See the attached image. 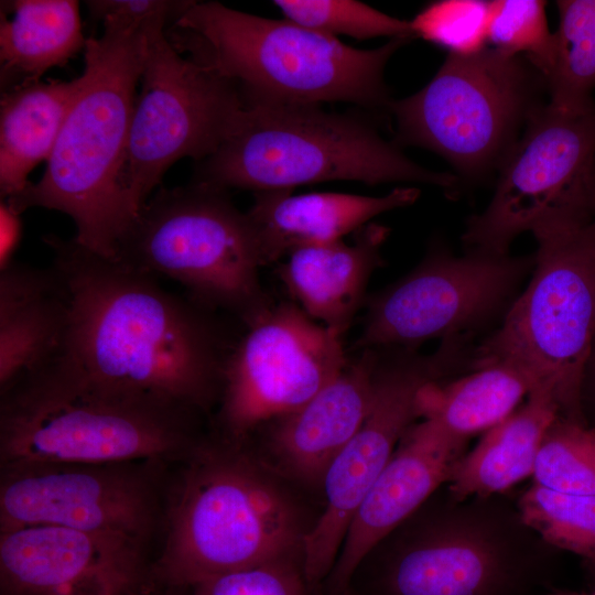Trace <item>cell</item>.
Instances as JSON below:
<instances>
[{
	"label": "cell",
	"mask_w": 595,
	"mask_h": 595,
	"mask_svg": "<svg viewBox=\"0 0 595 595\" xmlns=\"http://www.w3.org/2000/svg\"><path fill=\"white\" fill-rule=\"evenodd\" d=\"M389 229L367 224L351 244L342 240L301 247L286 257L280 274L301 309L335 333L348 329L372 272L383 260Z\"/></svg>",
	"instance_id": "obj_21"
},
{
	"label": "cell",
	"mask_w": 595,
	"mask_h": 595,
	"mask_svg": "<svg viewBox=\"0 0 595 595\" xmlns=\"http://www.w3.org/2000/svg\"><path fill=\"white\" fill-rule=\"evenodd\" d=\"M555 55L547 80L550 102L567 109L594 104L595 0H560Z\"/></svg>",
	"instance_id": "obj_27"
},
{
	"label": "cell",
	"mask_w": 595,
	"mask_h": 595,
	"mask_svg": "<svg viewBox=\"0 0 595 595\" xmlns=\"http://www.w3.org/2000/svg\"><path fill=\"white\" fill-rule=\"evenodd\" d=\"M419 195L416 187H397L382 196L267 191L255 193L247 216L266 266L298 248L342 240L374 217L412 205Z\"/></svg>",
	"instance_id": "obj_19"
},
{
	"label": "cell",
	"mask_w": 595,
	"mask_h": 595,
	"mask_svg": "<svg viewBox=\"0 0 595 595\" xmlns=\"http://www.w3.org/2000/svg\"><path fill=\"white\" fill-rule=\"evenodd\" d=\"M580 401L586 424L595 429V335L582 374Z\"/></svg>",
	"instance_id": "obj_35"
},
{
	"label": "cell",
	"mask_w": 595,
	"mask_h": 595,
	"mask_svg": "<svg viewBox=\"0 0 595 595\" xmlns=\"http://www.w3.org/2000/svg\"><path fill=\"white\" fill-rule=\"evenodd\" d=\"M12 18L1 13L2 91L39 82L50 68L65 66L85 50L86 41L74 0L10 1Z\"/></svg>",
	"instance_id": "obj_25"
},
{
	"label": "cell",
	"mask_w": 595,
	"mask_h": 595,
	"mask_svg": "<svg viewBox=\"0 0 595 595\" xmlns=\"http://www.w3.org/2000/svg\"><path fill=\"white\" fill-rule=\"evenodd\" d=\"M226 360L219 422L231 443L312 399L347 365L342 337L292 303L249 323Z\"/></svg>",
	"instance_id": "obj_15"
},
{
	"label": "cell",
	"mask_w": 595,
	"mask_h": 595,
	"mask_svg": "<svg viewBox=\"0 0 595 595\" xmlns=\"http://www.w3.org/2000/svg\"><path fill=\"white\" fill-rule=\"evenodd\" d=\"M144 26L145 51L120 171V188L132 216L150 198L166 170L188 156L214 154L237 127L245 108L239 87L178 53L164 25Z\"/></svg>",
	"instance_id": "obj_11"
},
{
	"label": "cell",
	"mask_w": 595,
	"mask_h": 595,
	"mask_svg": "<svg viewBox=\"0 0 595 595\" xmlns=\"http://www.w3.org/2000/svg\"><path fill=\"white\" fill-rule=\"evenodd\" d=\"M285 19L305 28L337 37L358 40L377 36L414 37L410 21L383 13L354 0H275Z\"/></svg>",
	"instance_id": "obj_31"
},
{
	"label": "cell",
	"mask_w": 595,
	"mask_h": 595,
	"mask_svg": "<svg viewBox=\"0 0 595 595\" xmlns=\"http://www.w3.org/2000/svg\"><path fill=\"white\" fill-rule=\"evenodd\" d=\"M532 275L500 326L475 347L473 369L506 361L552 388L564 416L585 422L582 374L595 335V220L531 232Z\"/></svg>",
	"instance_id": "obj_9"
},
{
	"label": "cell",
	"mask_w": 595,
	"mask_h": 595,
	"mask_svg": "<svg viewBox=\"0 0 595 595\" xmlns=\"http://www.w3.org/2000/svg\"><path fill=\"white\" fill-rule=\"evenodd\" d=\"M410 25L414 37L445 48L448 54L474 55L488 43V1H434L416 13Z\"/></svg>",
	"instance_id": "obj_32"
},
{
	"label": "cell",
	"mask_w": 595,
	"mask_h": 595,
	"mask_svg": "<svg viewBox=\"0 0 595 595\" xmlns=\"http://www.w3.org/2000/svg\"><path fill=\"white\" fill-rule=\"evenodd\" d=\"M531 477L553 491L595 496V429L558 414L543 436Z\"/></svg>",
	"instance_id": "obj_29"
},
{
	"label": "cell",
	"mask_w": 595,
	"mask_h": 595,
	"mask_svg": "<svg viewBox=\"0 0 595 595\" xmlns=\"http://www.w3.org/2000/svg\"><path fill=\"white\" fill-rule=\"evenodd\" d=\"M195 455L171 501L152 576L185 588L289 559L302 537L285 496L231 450L205 448Z\"/></svg>",
	"instance_id": "obj_5"
},
{
	"label": "cell",
	"mask_w": 595,
	"mask_h": 595,
	"mask_svg": "<svg viewBox=\"0 0 595 595\" xmlns=\"http://www.w3.org/2000/svg\"><path fill=\"white\" fill-rule=\"evenodd\" d=\"M1 469L43 464L163 463L192 448L193 412L44 378L1 393Z\"/></svg>",
	"instance_id": "obj_7"
},
{
	"label": "cell",
	"mask_w": 595,
	"mask_h": 595,
	"mask_svg": "<svg viewBox=\"0 0 595 595\" xmlns=\"http://www.w3.org/2000/svg\"><path fill=\"white\" fill-rule=\"evenodd\" d=\"M517 505L523 522L543 541L581 556L595 576V496L558 493L532 483Z\"/></svg>",
	"instance_id": "obj_28"
},
{
	"label": "cell",
	"mask_w": 595,
	"mask_h": 595,
	"mask_svg": "<svg viewBox=\"0 0 595 595\" xmlns=\"http://www.w3.org/2000/svg\"><path fill=\"white\" fill-rule=\"evenodd\" d=\"M561 413L555 391L532 390L527 401L483 434L452 466L445 487L456 498L506 494L531 477L543 436Z\"/></svg>",
	"instance_id": "obj_23"
},
{
	"label": "cell",
	"mask_w": 595,
	"mask_h": 595,
	"mask_svg": "<svg viewBox=\"0 0 595 595\" xmlns=\"http://www.w3.org/2000/svg\"><path fill=\"white\" fill-rule=\"evenodd\" d=\"M66 315L64 286L52 266L13 261L0 270V393L52 359Z\"/></svg>",
	"instance_id": "obj_22"
},
{
	"label": "cell",
	"mask_w": 595,
	"mask_h": 595,
	"mask_svg": "<svg viewBox=\"0 0 595 595\" xmlns=\"http://www.w3.org/2000/svg\"><path fill=\"white\" fill-rule=\"evenodd\" d=\"M181 54L234 82L245 101L388 106L390 57L409 40L360 50L288 19H267L220 2L193 1L165 31Z\"/></svg>",
	"instance_id": "obj_3"
},
{
	"label": "cell",
	"mask_w": 595,
	"mask_h": 595,
	"mask_svg": "<svg viewBox=\"0 0 595 595\" xmlns=\"http://www.w3.org/2000/svg\"><path fill=\"white\" fill-rule=\"evenodd\" d=\"M409 349L397 357H378L370 410L324 474V510L301 542L302 573L311 588L331 575L355 513L420 416L422 390L458 376L465 366L464 347L455 339H443L425 356Z\"/></svg>",
	"instance_id": "obj_13"
},
{
	"label": "cell",
	"mask_w": 595,
	"mask_h": 595,
	"mask_svg": "<svg viewBox=\"0 0 595 595\" xmlns=\"http://www.w3.org/2000/svg\"><path fill=\"white\" fill-rule=\"evenodd\" d=\"M466 445L426 419L405 432L348 528L331 573L337 594L365 559L447 483Z\"/></svg>",
	"instance_id": "obj_18"
},
{
	"label": "cell",
	"mask_w": 595,
	"mask_h": 595,
	"mask_svg": "<svg viewBox=\"0 0 595 595\" xmlns=\"http://www.w3.org/2000/svg\"><path fill=\"white\" fill-rule=\"evenodd\" d=\"M116 259L180 283L187 296L246 325L272 306L262 290L257 238L226 191L192 182L160 187L131 221Z\"/></svg>",
	"instance_id": "obj_8"
},
{
	"label": "cell",
	"mask_w": 595,
	"mask_h": 595,
	"mask_svg": "<svg viewBox=\"0 0 595 595\" xmlns=\"http://www.w3.org/2000/svg\"><path fill=\"white\" fill-rule=\"evenodd\" d=\"M147 23L109 18L102 21L100 37L87 39L80 87L42 177L4 199L20 214L31 207L67 214L76 226L74 238L107 258L116 257L118 241L132 221L120 171L142 73Z\"/></svg>",
	"instance_id": "obj_2"
},
{
	"label": "cell",
	"mask_w": 595,
	"mask_h": 595,
	"mask_svg": "<svg viewBox=\"0 0 595 595\" xmlns=\"http://www.w3.org/2000/svg\"><path fill=\"white\" fill-rule=\"evenodd\" d=\"M193 181L258 193L328 181L450 188L457 178L418 165L359 116L318 105L245 101L237 127L197 164Z\"/></svg>",
	"instance_id": "obj_4"
},
{
	"label": "cell",
	"mask_w": 595,
	"mask_h": 595,
	"mask_svg": "<svg viewBox=\"0 0 595 595\" xmlns=\"http://www.w3.org/2000/svg\"><path fill=\"white\" fill-rule=\"evenodd\" d=\"M534 257L435 248L375 295L357 346L412 348L433 338L470 336L509 310Z\"/></svg>",
	"instance_id": "obj_14"
},
{
	"label": "cell",
	"mask_w": 595,
	"mask_h": 595,
	"mask_svg": "<svg viewBox=\"0 0 595 595\" xmlns=\"http://www.w3.org/2000/svg\"><path fill=\"white\" fill-rule=\"evenodd\" d=\"M141 595H177V591L152 580Z\"/></svg>",
	"instance_id": "obj_36"
},
{
	"label": "cell",
	"mask_w": 595,
	"mask_h": 595,
	"mask_svg": "<svg viewBox=\"0 0 595 595\" xmlns=\"http://www.w3.org/2000/svg\"><path fill=\"white\" fill-rule=\"evenodd\" d=\"M144 542L35 524L0 531V595H140Z\"/></svg>",
	"instance_id": "obj_17"
},
{
	"label": "cell",
	"mask_w": 595,
	"mask_h": 595,
	"mask_svg": "<svg viewBox=\"0 0 595 595\" xmlns=\"http://www.w3.org/2000/svg\"><path fill=\"white\" fill-rule=\"evenodd\" d=\"M549 595H595V588L589 593H577V592L559 589V588L553 587L550 591Z\"/></svg>",
	"instance_id": "obj_37"
},
{
	"label": "cell",
	"mask_w": 595,
	"mask_h": 595,
	"mask_svg": "<svg viewBox=\"0 0 595 595\" xmlns=\"http://www.w3.org/2000/svg\"><path fill=\"white\" fill-rule=\"evenodd\" d=\"M4 199L0 202V270L14 260L13 256L22 238V220Z\"/></svg>",
	"instance_id": "obj_34"
},
{
	"label": "cell",
	"mask_w": 595,
	"mask_h": 595,
	"mask_svg": "<svg viewBox=\"0 0 595 595\" xmlns=\"http://www.w3.org/2000/svg\"><path fill=\"white\" fill-rule=\"evenodd\" d=\"M534 389L520 368L496 361L428 385L420 394V416L452 437L468 442L509 416Z\"/></svg>",
	"instance_id": "obj_26"
},
{
	"label": "cell",
	"mask_w": 595,
	"mask_h": 595,
	"mask_svg": "<svg viewBox=\"0 0 595 595\" xmlns=\"http://www.w3.org/2000/svg\"><path fill=\"white\" fill-rule=\"evenodd\" d=\"M376 349L361 354L305 404L281 418L273 447L298 477L323 480L324 474L364 423L374 399Z\"/></svg>",
	"instance_id": "obj_20"
},
{
	"label": "cell",
	"mask_w": 595,
	"mask_h": 595,
	"mask_svg": "<svg viewBox=\"0 0 595 595\" xmlns=\"http://www.w3.org/2000/svg\"><path fill=\"white\" fill-rule=\"evenodd\" d=\"M509 493L445 495L383 562L379 595H549L554 554Z\"/></svg>",
	"instance_id": "obj_6"
},
{
	"label": "cell",
	"mask_w": 595,
	"mask_h": 595,
	"mask_svg": "<svg viewBox=\"0 0 595 595\" xmlns=\"http://www.w3.org/2000/svg\"><path fill=\"white\" fill-rule=\"evenodd\" d=\"M541 78L523 58L495 48L447 54L422 89L389 102L396 144L426 148L465 177H483L500 166L519 128L539 107L534 99Z\"/></svg>",
	"instance_id": "obj_10"
},
{
	"label": "cell",
	"mask_w": 595,
	"mask_h": 595,
	"mask_svg": "<svg viewBox=\"0 0 595 595\" xmlns=\"http://www.w3.org/2000/svg\"><path fill=\"white\" fill-rule=\"evenodd\" d=\"M90 17L96 21L108 18L134 23H147L154 19L174 22L193 1L171 0H93L85 2Z\"/></svg>",
	"instance_id": "obj_33"
},
{
	"label": "cell",
	"mask_w": 595,
	"mask_h": 595,
	"mask_svg": "<svg viewBox=\"0 0 595 595\" xmlns=\"http://www.w3.org/2000/svg\"><path fill=\"white\" fill-rule=\"evenodd\" d=\"M141 461L1 469L0 531L50 524L145 542L154 528V466Z\"/></svg>",
	"instance_id": "obj_16"
},
{
	"label": "cell",
	"mask_w": 595,
	"mask_h": 595,
	"mask_svg": "<svg viewBox=\"0 0 595 595\" xmlns=\"http://www.w3.org/2000/svg\"><path fill=\"white\" fill-rule=\"evenodd\" d=\"M595 220V104L550 101L529 117L499 166L493 197L467 220L466 251L507 255L521 234L552 224Z\"/></svg>",
	"instance_id": "obj_12"
},
{
	"label": "cell",
	"mask_w": 595,
	"mask_h": 595,
	"mask_svg": "<svg viewBox=\"0 0 595 595\" xmlns=\"http://www.w3.org/2000/svg\"><path fill=\"white\" fill-rule=\"evenodd\" d=\"M67 303L52 359L30 377L196 412L219 400L235 345L212 310L75 238L46 235Z\"/></svg>",
	"instance_id": "obj_1"
},
{
	"label": "cell",
	"mask_w": 595,
	"mask_h": 595,
	"mask_svg": "<svg viewBox=\"0 0 595 595\" xmlns=\"http://www.w3.org/2000/svg\"><path fill=\"white\" fill-rule=\"evenodd\" d=\"M488 42L508 56L527 61L547 84L554 65L555 37L544 1H488Z\"/></svg>",
	"instance_id": "obj_30"
},
{
	"label": "cell",
	"mask_w": 595,
	"mask_h": 595,
	"mask_svg": "<svg viewBox=\"0 0 595 595\" xmlns=\"http://www.w3.org/2000/svg\"><path fill=\"white\" fill-rule=\"evenodd\" d=\"M79 87L78 76L22 83L1 93V199L22 192L30 172L48 160Z\"/></svg>",
	"instance_id": "obj_24"
}]
</instances>
